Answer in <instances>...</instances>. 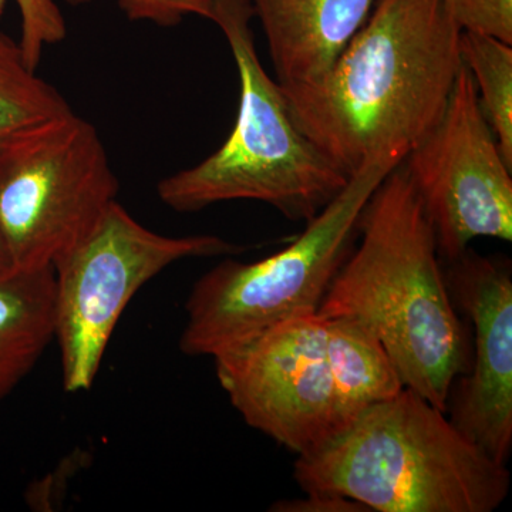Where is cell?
<instances>
[{
	"instance_id": "6da1fadb",
	"label": "cell",
	"mask_w": 512,
	"mask_h": 512,
	"mask_svg": "<svg viewBox=\"0 0 512 512\" xmlns=\"http://www.w3.org/2000/svg\"><path fill=\"white\" fill-rule=\"evenodd\" d=\"M460 36L441 0H377L322 80L281 86L292 117L348 177L400 165L446 109Z\"/></svg>"
},
{
	"instance_id": "7a4b0ae2",
	"label": "cell",
	"mask_w": 512,
	"mask_h": 512,
	"mask_svg": "<svg viewBox=\"0 0 512 512\" xmlns=\"http://www.w3.org/2000/svg\"><path fill=\"white\" fill-rule=\"evenodd\" d=\"M357 234L359 247L318 313L369 329L404 387L446 412L451 386L470 369L468 335L448 293L434 229L402 164L367 201Z\"/></svg>"
},
{
	"instance_id": "3957f363",
	"label": "cell",
	"mask_w": 512,
	"mask_h": 512,
	"mask_svg": "<svg viewBox=\"0 0 512 512\" xmlns=\"http://www.w3.org/2000/svg\"><path fill=\"white\" fill-rule=\"evenodd\" d=\"M293 477L305 494L339 495L370 512H493L511 484L507 464L409 387L298 456Z\"/></svg>"
},
{
	"instance_id": "277c9868",
	"label": "cell",
	"mask_w": 512,
	"mask_h": 512,
	"mask_svg": "<svg viewBox=\"0 0 512 512\" xmlns=\"http://www.w3.org/2000/svg\"><path fill=\"white\" fill-rule=\"evenodd\" d=\"M211 20L224 33L237 64V120L225 143L187 170L157 185L158 198L177 212L228 201H259L289 221H311L350 177L299 128L281 84L256 52L249 0H211Z\"/></svg>"
},
{
	"instance_id": "5b68a950",
	"label": "cell",
	"mask_w": 512,
	"mask_h": 512,
	"mask_svg": "<svg viewBox=\"0 0 512 512\" xmlns=\"http://www.w3.org/2000/svg\"><path fill=\"white\" fill-rule=\"evenodd\" d=\"M396 167L382 161L352 175L306 222L305 231L276 254L255 262L228 258L202 275L185 303L181 352L214 359L286 319L318 311L353 249L367 201Z\"/></svg>"
},
{
	"instance_id": "8992f818",
	"label": "cell",
	"mask_w": 512,
	"mask_h": 512,
	"mask_svg": "<svg viewBox=\"0 0 512 512\" xmlns=\"http://www.w3.org/2000/svg\"><path fill=\"white\" fill-rule=\"evenodd\" d=\"M99 131L74 111L0 148V245L10 266H53L117 201Z\"/></svg>"
},
{
	"instance_id": "52a82bcc",
	"label": "cell",
	"mask_w": 512,
	"mask_h": 512,
	"mask_svg": "<svg viewBox=\"0 0 512 512\" xmlns=\"http://www.w3.org/2000/svg\"><path fill=\"white\" fill-rule=\"evenodd\" d=\"M244 248L215 235L167 237L114 201L92 231L53 265L56 332L63 387L92 389L128 303L175 262L231 256Z\"/></svg>"
},
{
	"instance_id": "ba28073f",
	"label": "cell",
	"mask_w": 512,
	"mask_h": 512,
	"mask_svg": "<svg viewBox=\"0 0 512 512\" xmlns=\"http://www.w3.org/2000/svg\"><path fill=\"white\" fill-rule=\"evenodd\" d=\"M402 165L444 262L464 254L477 238L512 241V167L485 119L466 64L440 120Z\"/></svg>"
},
{
	"instance_id": "9c48e42d",
	"label": "cell",
	"mask_w": 512,
	"mask_h": 512,
	"mask_svg": "<svg viewBox=\"0 0 512 512\" xmlns=\"http://www.w3.org/2000/svg\"><path fill=\"white\" fill-rule=\"evenodd\" d=\"M218 382L252 429L296 456L336 434L335 399L318 311L293 316L214 357Z\"/></svg>"
},
{
	"instance_id": "30bf717a",
	"label": "cell",
	"mask_w": 512,
	"mask_h": 512,
	"mask_svg": "<svg viewBox=\"0 0 512 512\" xmlns=\"http://www.w3.org/2000/svg\"><path fill=\"white\" fill-rule=\"evenodd\" d=\"M446 264L451 301L474 328L473 362L451 386L446 413L468 440L507 464L512 448L511 262L468 248Z\"/></svg>"
},
{
	"instance_id": "8fae6325",
	"label": "cell",
	"mask_w": 512,
	"mask_h": 512,
	"mask_svg": "<svg viewBox=\"0 0 512 512\" xmlns=\"http://www.w3.org/2000/svg\"><path fill=\"white\" fill-rule=\"evenodd\" d=\"M278 83L309 86L332 69L377 0H249Z\"/></svg>"
},
{
	"instance_id": "7c38bea8",
	"label": "cell",
	"mask_w": 512,
	"mask_h": 512,
	"mask_svg": "<svg viewBox=\"0 0 512 512\" xmlns=\"http://www.w3.org/2000/svg\"><path fill=\"white\" fill-rule=\"evenodd\" d=\"M55 271H0V400L15 392L55 340Z\"/></svg>"
},
{
	"instance_id": "4fadbf2b",
	"label": "cell",
	"mask_w": 512,
	"mask_h": 512,
	"mask_svg": "<svg viewBox=\"0 0 512 512\" xmlns=\"http://www.w3.org/2000/svg\"><path fill=\"white\" fill-rule=\"evenodd\" d=\"M333 399L336 434L367 409L404 389L392 357L365 326L346 318H322Z\"/></svg>"
},
{
	"instance_id": "5bb4252c",
	"label": "cell",
	"mask_w": 512,
	"mask_h": 512,
	"mask_svg": "<svg viewBox=\"0 0 512 512\" xmlns=\"http://www.w3.org/2000/svg\"><path fill=\"white\" fill-rule=\"evenodd\" d=\"M70 111L63 94L29 69L18 43L0 30V148Z\"/></svg>"
},
{
	"instance_id": "9a60e30c",
	"label": "cell",
	"mask_w": 512,
	"mask_h": 512,
	"mask_svg": "<svg viewBox=\"0 0 512 512\" xmlns=\"http://www.w3.org/2000/svg\"><path fill=\"white\" fill-rule=\"evenodd\" d=\"M460 53L476 83L485 119L512 167V46L494 37L461 32Z\"/></svg>"
},
{
	"instance_id": "2e32d148",
	"label": "cell",
	"mask_w": 512,
	"mask_h": 512,
	"mask_svg": "<svg viewBox=\"0 0 512 512\" xmlns=\"http://www.w3.org/2000/svg\"><path fill=\"white\" fill-rule=\"evenodd\" d=\"M20 12L19 47L29 69L37 70L46 46L57 45L67 35L66 20L56 0H15ZM8 0H0V22Z\"/></svg>"
},
{
	"instance_id": "e0dca14e",
	"label": "cell",
	"mask_w": 512,
	"mask_h": 512,
	"mask_svg": "<svg viewBox=\"0 0 512 512\" xmlns=\"http://www.w3.org/2000/svg\"><path fill=\"white\" fill-rule=\"evenodd\" d=\"M461 32L494 37L512 46V0H441Z\"/></svg>"
},
{
	"instance_id": "ac0fdd59",
	"label": "cell",
	"mask_w": 512,
	"mask_h": 512,
	"mask_svg": "<svg viewBox=\"0 0 512 512\" xmlns=\"http://www.w3.org/2000/svg\"><path fill=\"white\" fill-rule=\"evenodd\" d=\"M67 5L79 6L93 0H64ZM121 12L133 22H148L160 28H174L187 16L210 19L211 0H114Z\"/></svg>"
},
{
	"instance_id": "d6986e66",
	"label": "cell",
	"mask_w": 512,
	"mask_h": 512,
	"mask_svg": "<svg viewBox=\"0 0 512 512\" xmlns=\"http://www.w3.org/2000/svg\"><path fill=\"white\" fill-rule=\"evenodd\" d=\"M271 511L278 512H370L349 498L329 494H306L298 500L279 501Z\"/></svg>"
},
{
	"instance_id": "ffe728a7",
	"label": "cell",
	"mask_w": 512,
	"mask_h": 512,
	"mask_svg": "<svg viewBox=\"0 0 512 512\" xmlns=\"http://www.w3.org/2000/svg\"><path fill=\"white\" fill-rule=\"evenodd\" d=\"M9 261L8 258H6L5 252H3L2 245H0V271L2 269L9 268Z\"/></svg>"
}]
</instances>
